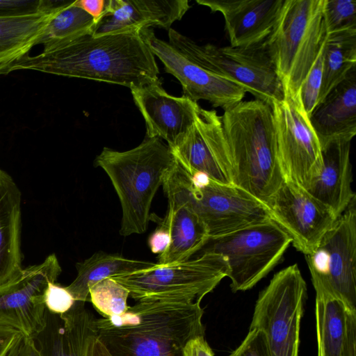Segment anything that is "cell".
I'll return each instance as SVG.
<instances>
[{"label": "cell", "instance_id": "5", "mask_svg": "<svg viewBox=\"0 0 356 356\" xmlns=\"http://www.w3.org/2000/svg\"><path fill=\"white\" fill-rule=\"evenodd\" d=\"M325 0H285L264 42L284 92L298 97L300 87L327 37Z\"/></svg>", "mask_w": 356, "mask_h": 356}, {"label": "cell", "instance_id": "20", "mask_svg": "<svg viewBox=\"0 0 356 356\" xmlns=\"http://www.w3.org/2000/svg\"><path fill=\"white\" fill-rule=\"evenodd\" d=\"M189 8L188 0H108L106 13L92 36L140 31L152 26L169 30Z\"/></svg>", "mask_w": 356, "mask_h": 356}, {"label": "cell", "instance_id": "29", "mask_svg": "<svg viewBox=\"0 0 356 356\" xmlns=\"http://www.w3.org/2000/svg\"><path fill=\"white\" fill-rule=\"evenodd\" d=\"M72 3L60 9L37 38L34 47L44 48L67 43L86 35H92L95 23L92 17L80 7Z\"/></svg>", "mask_w": 356, "mask_h": 356}, {"label": "cell", "instance_id": "23", "mask_svg": "<svg viewBox=\"0 0 356 356\" xmlns=\"http://www.w3.org/2000/svg\"><path fill=\"white\" fill-rule=\"evenodd\" d=\"M308 118L321 147L334 139L353 138L356 134V67Z\"/></svg>", "mask_w": 356, "mask_h": 356}, {"label": "cell", "instance_id": "25", "mask_svg": "<svg viewBox=\"0 0 356 356\" xmlns=\"http://www.w3.org/2000/svg\"><path fill=\"white\" fill-rule=\"evenodd\" d=\"M74 1L30 14L0 16V65L29 54L54 16Z\"/></svg>", "mask_w": 356, "mask_h": 356}, {"label": "cell", "instance_id": "1", "mask_svg": "<svg viewBox=\"0 0 356 356\" xmlns=\"http://www.w3.org/2000/svg\"><path fill=\"white\" fill-rule=\"evenodd\" d=\"M30 70L67 77L122 85L129 88L159 81L154 55L140 31L86 35L67 43L43 48L0 65V74Z\"/></svg>", "mask_w": 356, "mask_h": 356}, {"label": "cell", "instance_id": "13", "mask_svg": "<svg viewBox=\"0 0 356 356\" xmlns=\"http://www.w3.org/2000/svg\"><path fill=\"white\" fill-rule=\"evenodd\" d=\"M61 267L55 254L40 264L22 268L12 279L0 285V325L17 330L33 338L44 327V292L56 282Z\"/></svg>", "mask_w": 356, "mask_h": 356}, {"label": "cell", "instance_id": "8", "mask_svg": "<svg viewBox=\"0 0 356 356\" xmlns=\"http://www.w3.org/2000/svg\"><path fill=\"white\" fill-rule=\"evenodd\" d=\"M307 284L296 264L274 275L257 300L250 329L261 330L270 356H298Z\"/></svg>", "mask_w": 356, "mask_h": 356}, {"label": "cell", "instance_id": "7", "mask_svg": "<svg viewBox=\"0 0 356 356\" xmlns=\"http://www.w3.org/2000/svg\"><path fill=\"white\" fill-rule=\"evenodd\" d=\"M229 275L226 258L202 252L195 259L172 263L111 277L137 302L146 300L200 302Z\"/></svg>", "mask_w": 356, "mask_h": 356}, {"label": "cell", "instance_id": "26", "mask_svg": "<svg viewBox=\"0 0 356 356\" xmlns=\"http://www.w3.org/2000/svg\"><path fill=\"white\" fill-rule=\"evenodd\" d=\"M156 266V263L151 261L97 252L76 264L77 275L66 288L76 301L86 302L89 297V288L93 284L105 278L127 275Z\"/></svg>", "mask_w": 356, "mask_h": 356}, {"label": "cell", "instance_id": "21", "mask_svg": "<svg viewBox=\"0 0 356 356\" xmlns=\"http://www.w3.org/2000/svg\"><path fill=\"white\" fill-rule=\"evenodd\" d=\"M350 139L338 138L321 146L322 165L307 191L338 218L355 198L352 190Z\"/></svg>", "mask_w": 356, "mask_h": 356}, {"label": "cell", "instance_id": "33", "mask_svg": "<svg viewBox=\"0 0 356 356\" xmlns=\"http://www.w3.org/2000/svg\"><path fill=\"white\" fill-rule=\"evenodd\" d=\"M65 1L51 0H0V16L30 14L58 6Z\"/></svg>", "mask_w": 356, "mask_h": 356}, {"label": "cell", "instance_id": "30", "mask_svg": "<svg viewBox=\"0 0 356 356\" xmlns=\"http://www.w3.org/2000/svg\"><path fill=\"white\" fill-rule=\"evenodd\" d=\"M129 290L111 277L105 278L89 288V297L94 307L104 318L121 315L129 308Z\"/></svg>", "mask_w": 356, "mask_h": 356}, {"label": "cell", "instance_id": "24", "mask_svg": "<svg viewBox=\"0 0 356 356\" xmlns=\"http://www.w3.org/2000/svg\"><path fill=\"white\" fill-rule=\"evenodd\" d=\"M21 193L0 169V285L22 268L20 250Z\"/></svg>", "mask_w": 356, "mask_h": 356}, {"label": "cell", "instance_id": "31", "mask_svg": "<svg viewBox=\"0 0 356 356\" xmlns=\"http://www.w3.org/2000/svg\"><path fill=\"white\" fill-rule=\"evenodd\" d=\"M323 13L328 35L356 31V1L325 0Z\"/></svg>", "mask_w": 356, "mask_h": 356}, {"label": "cell", "instance_id": "16", "mask_svg": "<svg viewBox=\"0 0 356 356\" xmlns=\"http://www.w3.org/2000/svg\"><path fill=\"white\" fill-rule=\"evenodd\" d=\"M140 33L163 64L165 72L180 82L184 96L196 102L206 100L224 111L243 101L246 92L242 87L205 69L168 42L157 38L152 29L144 28Z\"/></svg>", "mask_w": 356, "mask_h": 356}, {"label": "cell", "instance_id": "28", "mask_svg": "<svg viewBox=\"0 0 356 356\" xmlns=\"http://www.w3.org/2000/svg\"><path fill=\"white\" fill-rule=\"evenodd\" d=\"M355 67L356 31L327 35L323 50V77L318 104Z\"/></svg>", "mask_w": 356, "mask_h": 356}, {"label": "cell", "instance_id": "40", "mask_svg": "<svg viewBox=\"0 0 356 356\" xmlns=\"http://www.w3.org/2000/svg\"><path fill=\"white\" fill-rule=\"evenodd\" d=\"M184 356H214L204 336L191 340L184 348Z\"/></svg>", "mask_w": 356, "mask_h": 356}, {"label": "cell", "instance_id": "39", "mask_svg": "<svg viewBox=\"0 0 356 356\" xmlns=\"http://www.w3.org/2000/svg\"><path fill=\"white\" fill-rule=\"evenodd\" d=\"M108 0H76L75 4L90 15L96 24L105 15Z\"/></svg>", "mask_w": 356, "mask_h": 356}, {"label": "cell", "instance_id": "34", "mask_svg": "<svg viewBox=\"0 0 356 356\" xmlns=\"http://www.w3.org/2000/svg\"><path fill=\"white\" fill-rule=\"evenodd\" d=\"M46 309L51 313L62 315L67 312L76 300L66 286H63L56 282L48 284L44 297Z\"/></svg>", "mask_w": 356, "mask_h": 356}, {"label": "cell", "instance_id": "14", "mask_svg": "<svg viewBox=\"0 0 356 356\" xmlns=\"http://www.w3.org/2000/svg\"><path fill=\"white\" fill-rule=\"evenodd\" d=\"M162 186L168 200V210L159 223L168 229L170 243L168 249L159 254L156 264L160 266L190 259L210 238L195 209L190 177L178 163Z\"/></svg>", "mask_w": 356, "mask_h": 356}, {"label": "cell", "instance_id": "12", "mask_svg": "<svg viewBox=\"0 0 356 356\" xmlns=\"http://www.w3.org/2000/svg\"><path fill=\"white\" fill-rule=\"evenodd\" d=\"M186 172L191 179L195 209L209 239L272 220L268 207L243 190L218 184L199 172Z\"/></svg>", "mask_w": 356, "mask_h": 356}, {"label": "cell", "instance_id": "17", "mask_svg": "<svg viewBox=\"0 0 356 356\" xmlns=\"http://www.w3.org/2000/svg\"><path fill=\"white\" fill-rule=\"evenodd\" d=\"M170 149L186 171L201 173L220 184L232 185L222 170L226 143L221 117L215 110L200 107L190 130Z\"/></svg>", "mask_w": 356, "mask_h": 356}, {"label": "cell", "instance_id": "9", "mask_svg": "<svg viewBox=\"0 0 356 356\" xmlns=\"http://www.w3.org/2000/svg\"><path fill=\"white\" fill-rule=\"evenodd\" d=\"M291 238L274 220L254 224L209 240L202 252L224 256L233 292L252 289L279 263Z\"/></svg>", "mask_w": 356, "mask_h": 356}, {"label": "cell", "instance_id": "22", "mask_svg": "<svg viewBox=\"0 0 356 356\" xmlns=\"http://www.w3.org/2000/svg\"><path fill=\"white\" fill-rule=\"evenodd\" d=\"M85 303L76 301L62 315L46 309L44 325L32 338L40 356H85L88 339L94 333L95 318Z\"/></svg>", "mask_w": 356, "mask_h": 356}, {"label": "cell", "instance_id": "15", "mask_svg": "<svg viewBox=\"0 0 356 356\" xmlns=\"http://www.w3.org/2000/svg\"><path fill=\"white\" fill-rule=\"evenodd\" d=\"M274 220L291 238V243L305 255L312 254L336 216L305 188L284 179L266 205Z\"/></svg>", "mask_w": 356, "mask_h": 356}, {"label": "cell", "instance_id": "37", "mask_svg": "<svg viewBox=\"0 0 356 356\" xmlns=\"http://www.w3.org/2000/svg\"><path fill=\"white\" fill-rule=\"evenodd\" d=\"M342 356H356V312L347 310Z\"/></svg>", "mask_w": 356, "mask_h": 356}, {"label": "cell", "instance_id": "6", "mask_svg": "<svg viewBox=\"0 0 356 356\" xmlns=\"http://www.w3.org/2000/svg\"><path fill=\"white\" fill-rule=\"evenodd\" d=\"M169 43L205 69L232 81L271 106L284 99L282 82L264 42L250 47L200 45L170 29Z\"/></svg>", "mask_w": 356, "mask_h": 356}, {"label": "cell", "instance_id": "2", "mask_svg": "<svg viewBox=\"0 0 356 356\" xmlns=\"http://www.w3.org/2000/svg\"><path fill=\"white\" fill-rule=\"evenodd\" d=\"M200 302L146 300L121 315L95 318L96 337L112 356H184L192 339L204 336Z\"/></svg>", "mask_w": 356, "mask_h": 356}, {"label": "cell", "instance_id": "35", "mask_svg": "<svg viewBox=\"0 0 356 356\" xmlns=\"http://www.w3.org/2000/svg\"><path fill=\"white\" fill-rule=\"evenodd\" d=\"M229 356H270L264 333L250 329L242 343Z\"/></svg>", "mask_w": 356, "mask_h": 356}, {"label": "cell", "instance_id": "3", "mask_svg": "<svg viewBox=\"0 0 356 356\" xmlns=\"http://www.w3.org/2000/svg\"><path fill=\"white\" fill-rule=\"evenodd\" d=\"M220 117L225 176L232 185L266 205L284 181L271 106L257 99L241 101Z\"/></svg>", "mask_w": 356, "mask_h": 356}, {"label": "cell", "instance_id": "18", "mask_svg": "<svg viewBox=\"0 0 356 356\" xmlns=\"http://www.w3.org/2000/svg\"><path fill=\"white\" fill-rule=\"evenodd\" d=\"M130 90L145 121L147 137L164 139L170 148L188 133L200 108L196 102L186 96L169 95L160 81Z\"/></svg>", "mask_w": 356, "mask_h": 356}, {"label": "cell", "instance_id": "10", "mask_svg": "<svg viewBox=\"0 0 356 356\" xmlns=\"http://www.w3.org/2000/svg\"><path fill=\"white\" fill-rule=\"evenodd\" d=\"M305 259L314 286L332 293L356 312L355 198Z\"/></svg>", "mask_w": 356, "mask_h": 356}, {"label": "cell", "instance_id": "41", "mask_svg": "<svg viewBox=\"0 0 356 356\" xmlns=\"http://www.w3.org/2000/svg\"><path fill=\"white\" fill-rule=\"evenodd\" d=\"M10 356H40V354L33 339L24 337Z\"/></svg>", "mask_w": 356, "mask_h": 356}, {"label": "cell", "instance_id": "4", "mask_svg": "<svg viewBox=\"0 0 356 356\" xmlns=\"http://www.w3.org/2000/svg\"><path fill=\"white\" fill-rule=\"evenodd\" d=\"M177 164L168 145L158 137H147L124 152L104 147L96 157L95 165L107 174L120 202V235L146 231L154 195Z\"/></svg>", "mask_w": 356, "mask_h": 356}, {"label": "cell", "instance_id": "38", "mask_svg": "<svg viewBox=\"0 0 356 356\" xmlns=\"http://www.w3.org/2000/svg\"><path fill=\"white\" fill-rule=\"evenodd\" d=\"M170 243V236L168 229L159 223L154 232L148 238V245L154 254H161L165 252Z\"/></svg>", "mask_w": 356, "mask_h": 356}, {"label": "cell", "instance_id": "42", "mask_svg": "<svg viewBox=\"0 0 356 356\" xmlns=\"http://www.w3.org/2000/svg\"><path fill=\"white\" fill-rule=\"evenodd\" d=\"M85 356H112L103 343L96 337L95 332L87 342Z\"/></svg>", "mask_w": 356, "mask_h": 356}, {"label": "cell", "instance_id": "11", "mask_svg": "<svg viewBox=\"0 0 356 356\" xmlns=\"http://www.w3.org/2000/svg\"><path fill=\"white\" fill-rule=\"evenodd\" d=\"M277 154L284 179L306 190L322 165L321 147L300 97L285 93L272 105Z\"/></svg>", "mask_w": 356, "mask_h": 356}, {"label": "cell", "instance_id": "19", "mask_svg": "<svg viewBox=\"0 0 356 356\" xmlns=\"http://www.w3.org/2000/svg\"><path fill=\"white\" fill-rule=\"evenodd\" d=\"M285 0H196L220 13L230 46L250 47L264 42L271 33Z\"/></svg>", "mask_w": 356, "mask_h": 356}, {"label": "cell", "instance_id": "36", "mask_svg": "<svg viewBox=\"0 0 356 356\" xmlns=\"http://www.w3.org/2000/svg\"><path fill=\"white\" fill-rule=\"evenodd\" d=\"M23 337L19 330L0 325V356H10Z\"/></svg>", "mask_w": 356, "mask_h": 356}, {"label": "cell", "instance_id": "32", "mask_svg": "<svg viewBox=\"0 0 356 356\" xmlns=\"http://www.w3.org/2000/svg\"><path fill=\"white\" fill-rule=\"evenodd\" d=\"M322 77L323 51L303 81L299 91L300 99L307 116L318 104Z\"/></svg>", "mask_w": 356, "mask_h": 356}, {"label": "cell", "instance_id": "27", "mask_svg": "<svg viewBox=\"0 0 356 356\" xmlns=\"http://www.w3.org/2000/svg\"><path fill=\"white\" fill-rule=\"evenodd\" d=\"M314 287L318 356H342L348 309L332 293Z\"/></svg>", "mask_w": 356, "mask_h": 356}]
</instances>
